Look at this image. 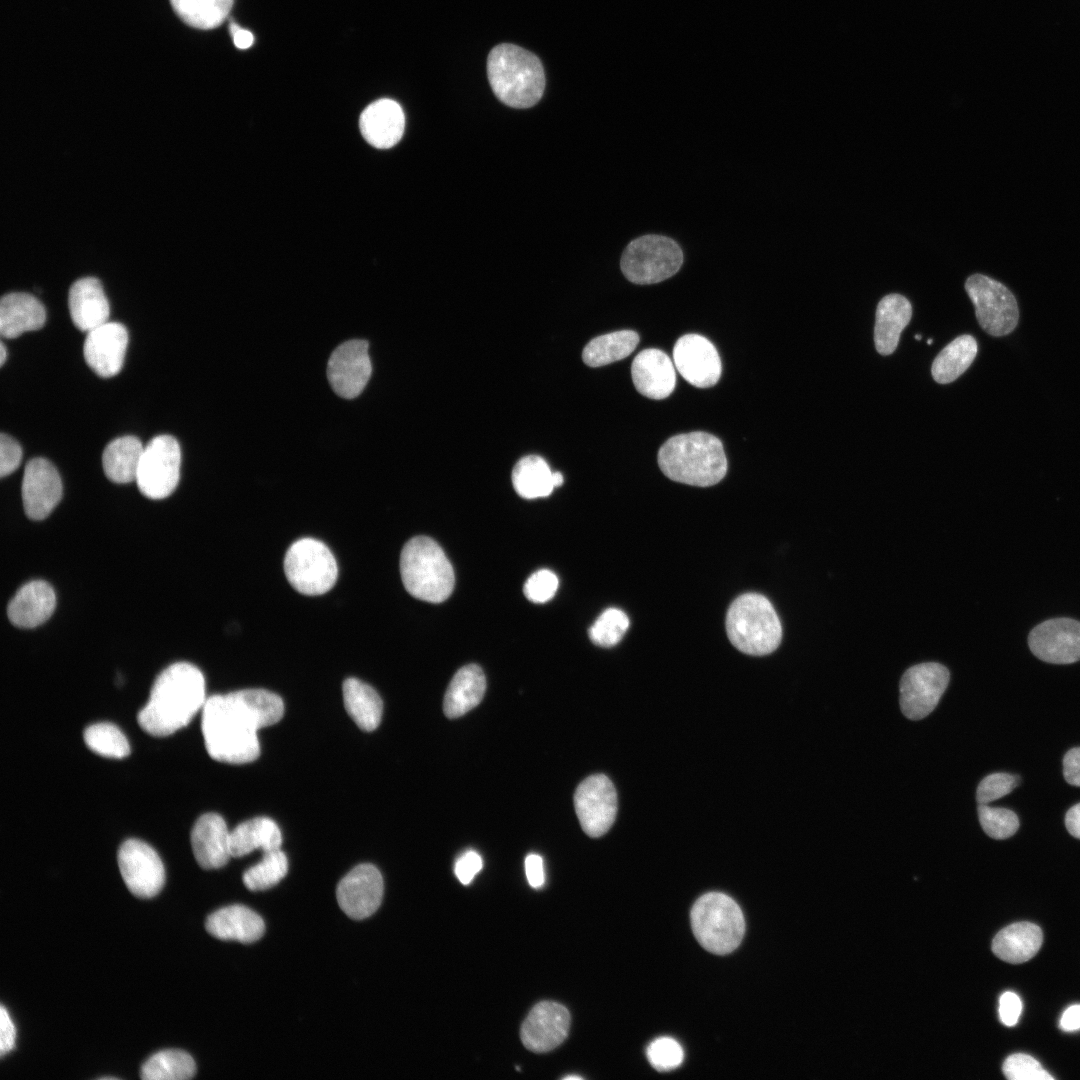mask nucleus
Here are the masks:
<instances>
[{
  "label": "nucleus",
  "instance_id": "nucleus-1",
  "mask_svg": "<svg viewBox=\"0 0 1080 1080\" xmlns=\"http://www.w3.org/2000/svg\"><path fill=\"white\" fill-rule=\"evenodd\" d=\"M205 679L193 664L177 662L155 679L137 721L146 733L164 737L187 726L206 702Z\"/></svg>",
  "mask_w": 1080,
  "mask_h": 1080
},
{
  "label": "nucleus",
  "instance_id": "nucleus-2",
  "mask_svg": "<svg viewBox=\"0 0 1080 1080\" xmlns=\"http://www.w3.org/2000/svg\"><path fill=\"white\" fill-rule=\"evenodd\" d=\"M201 727L206 750L212 759L245 764L258 758L259 729L234 692L206 699Z\"/></svg>",
  "mask_w": 1080,
  "mask_h": 1080
},
{
  "label": "nucleus",
  "instance_id": "nucleus-3",
  "mask_svg": "<svg viewBox=\"0 0 1080 1080\" xmlns=\"http://www.w3.org/2000/svg\"><path fill=\"white\" fill-rule=\"evenodd\" d=\"M657 460L666 477L692 486L715 485L727 472V458L722 442L716 436L702 431L669 438L660 447Z\"/></svg>",
  "mask_w": 1080,
  "mask_h": 1080
},
{
  "label": "nucleus",
  "instance_id": "nucleus-4",
  "mask_svg": "<svg viewBox=\"0 0 1080 1080\" xmlns=\"http://www.w3.org/2000/svg\"><path fill=\"white\" fill-rule=\"evenodd\" d=\"M487 76L496 97L505 105L517 109L537 104L545 88V74L540 59L514 44H500L490 51Z\"/></svg>",
  "mask_w": 1080,
  "mask_h": 1080
},
{
  "label": "nucleus",
  "instance_id": "nucleus-5",
  "mask_svg": "<svg viewBox=\"0 0 1080 1080\" xmlns=\"http://www.w3.org/2000/svg\"><path fill=\"white\" fill-rule=\"evenodd\" d=\"M400 574L410 595L430 603L445 601L455 584L450 561L438 543L427 536L413 537L404 545Z\"/></svg>",
  "mask_w": 1080,
  "mask_h": 1080
},
{
  "label": "nucleus",
  "instance_id": "nucleus-6",
  "mask_svg": "<svg viewBox=\"0 0 1080 1080\" xmlns=\"http://www.w3.org/2000/svg\"><path fill=\"white\" fill-rule=\"evenodd\" d=\"M726 632L734 647L754 656L772 653L782 639V626L774 607L758 593L742 594L731 603Z\"/></svg>",
  "mask_w": 1080,
  "mask_h": 1080
},
{
  "label": "nucleus",
  "instance_id": "nucleus-7",
  "mask_svg": "<svg viewBox=\"0 0 1080 1080\" xmlns=\"http://www.w3.org/2000/svg\"><path fill=\"white\" fill-rule=\"evenodd\" d=\"M691 926L697 941L709 952L724 955L735 950L745 933L741 908L729 896L710 892L691 909Z\"/></svg>",
  "mask_w": 1080,
  "mask_h": 1080
},
{
  "label": "nucleus",
  "instance_id": "nucleus-8",
  "mask_svg": "<svg viewBox=\"0 0 1080 1080\" xmlns=\"http://www.w3.org/2000/svg\"><path fill=\"white\" fill-rule=\"evenodd\" d=\"M683 260V251L675 240L664 235L646 234L629 242L622 253L620 268L630 282L649 285L675 275Z\"/></svg>",
  "mask_w": 1080,
  "mask_h": 1080
},
{
  "label": "nucleus",
  "instance_id": "nucleus-9",
  "mask_svg": "<svg viewBox=\"0 0 1080 1080\" xmlns=\"http://www.w3.org/2000/svg\"><path fill=\"white\" fill-rule=\"evenodd\" d=\"M284 572L296 591L307 596H318L333 588L338 566L331 550L323 542L306 537L288 548Z\"/></svg>",
  "mask_w": 1080,
  "mask_h": 1080
},
{
  "label": "nucleus",
  "instance_id": "nucleus-10",
  "mask_svg": "<svg viewBox=\"0 0 1080 1080\" xmlns=\"http://www.w3.org/2000/svg\"><path fill=\"white\" fill-rule=\"evenodd\" d=\"M965 290L975 307L978 323L986 333L998 337L1014 330L1019 311L1014 295L1005 285L976 273L966 280Z\"/></svg>",
  "mask_w": 1080,
  "mask_h": 1080
},
{
  "label": "nucleus",
  "instance_id": "nucleus-11",
  "mask_svg": "<svg viewBox=\"0 0 1080 1080\" xmlns=\"http://www.w3.org/2000/svg\"><path fill=\"white\" fill-rule=\"evenodd\" d=\"M180 464L181 450L173 436L151 439L144 447L135 480L140 492L153 500L168 497L178 485Z\"/></svg>",
  "mask_w": 1080,
  "mask_h": 1080
},
{
  "label": "nucleus",
  "instance_id": "nucleus-12",
  "mask_svg": "<svg viewBox=\"0 0 1080 1080\" xmlns=\"http://www.w3.org/2000/svg\"><path fill=\"white\" fill-rule=\"evenodd\" d=\"M948 669L935 662L907 669L900 681V707L911 720H920L937 706L949 683Z\"/></svg>",
  "mask_w": 1080,
  "mask_h": 1080
},
{
  "label": "nucleus",
  "instance_id": "nucleus-13",
  "mask_svg": "<svg viewBox=\"0 0 1080 1080\" xmlns=\"http://www.w3.org/2000/svg\"><path fill=\"white\" fill-rule=\"evenodd\" d=\"M121 876L129 891L140 898L157 895L165 882V869L158 853L139 839L124 841L117 854Z\"/></svg>",
  "mask_w": 1080,
  "mask_h": 1080
},
{
  "label": "nucleus",
  "instance_id": "nucleus-14",
  "mask_svg": "<svg viewBox=\"0 0 1080 1080\" xmlns=\"http://www.w3.org/2000/svg\"><path fill=\"white\" fill-rule=\"evenodd\" d=\"M574 807L583 831L590 837L604 835L615 821L617 794L603 774L584 779L576 788Z\"/></svg>",
  "mask_w": 1080,
  "mask_h": 1080
},
{
  "label": "nucleus",
  "instance_id": "nucleus-15",
  "mask_svg": "<svg viewBox=\"0 0 1080 1080\" xmlns=\"http://www.w3.org/2000/svg\"><path fill=\"white\" fill-rule=\"evenodd\" d=\"M368 348V341L352 339L340 344L330 355L327 378L338 396L354 399L366 387L372 374Z\"/></svg>",
  "mask_w": 1080,
  "mask_h": 1080
},
{
  "label": "nucleus",
  "instance_id": "nucleus-16",
  "mask_svg": "<svg viewBox=\"0 0 1080 1080\" xmlns=\"http://www.w3.org/2000/svg\"><path fill=\"white\" fill-rule=\"evenodd\" d=\"M1032 653L1042 661L1070 664L1080 660V622L1055 618L1042 622L1029 634Z\"/></svg>",
  "mask_w": 1080,
  "mask_h": 1080
},
{
  "label": "nucleus",
  "instance_id": "nucleus-17",
  "mask_svg": "<svg viewBox=\"0 0 1080 1080\" xmlns=\"http://www.w3.org/2000/svg\"><path fill=\"white\" fill-rule=\"evenodd\" d=\"M673 360L681 376L695 387H712L720 379L719 354L704 336L687 334L680 337L673 348Z\"/></svg>",
  "mask_w": 1080,
  "mask_h": 1080
},
{
  "label": "nucleus",
  "instance_id": "nucleus-18",
  "mask_svg": "<svg viewBox=\"0 0 1080 1080\" xmlns=\"http://www.w3.org/2000/svg\"><path fill=\"white\" fill-rule=\"evenodd\" d=\"M337 901L343 912L353 919H364L379 908L383 897V879L371 864H360L339 882Z\"/></svg>",
  "mask_w": 1080,
  "mask_h": 1080
},
{
  "label": "nucleus",
  "instance_id": "nucleus-19",
  "mask_svg": "<svg viewBox=\"0 0 1080 1080\" xmlns=\"http://www.w3.org/2000/svg\"><path fill=\"white\" fill-rule=\"evenodd\" d=\"M21 492L26 515L32 520L45 519L62 497V482L57 469L45 458L28 461Z\"/></svg>",
  "mask_w": 1080,
  "mask_h": 1080
},
{
  "label": "nucleus",
  "instance_id": "nucleus-20",
  "mask_svg": "<svg viewBox=\"0 0 1080 1080\" xmlns=\"http://www.w3.org/2000/svg\"><path fill=\"white\" fill-rule=\"evenodd\" d=\"M570 1022V1013L562 1004L552 1001L539 1002L521 1026L522 1043L528 1050L536 1053L551 1051L566 1039Z\"/></svg>",
  "mask_w": 1080,
  "mask_h": 1080
},
{
  "label": "nucleus",
  "instance_id": "nucleus-21",
  "mask_svg": "<svg viewBox=\"0 0 1080 1080\" xmlns=\"http://www.w3.org/2000/svg\"><path fill=\"white\" fill-rule=\"evenodd\" d=\"M128 340V332L121 323L108 321L98 326L87 332L83 345L85 362L100 377L115 376L123 366Z\"/></svg>",
  "mask_w": 1080,
  "mask_h": 1080
},
{
  "label": "nucleus",
  "instance_id": "nucleus-22",
  "mask_svg": "<svg viewBox=\"0 0 1080 1080\" xmlns=\"http://www.w3.org/2000/svg\"><path fill=\"white\" fill-rule=\"evenodd\" d=\"M190 841L194 857L204 869H218L229 860L230 831L224 819L216 813L201 815L191 830Z\"/></svg>",
  "mask_w": 1080,
  "mask_h": 1080
},
{
  "label": "nucleus",
  "instance_id": "nucleus-23",
  "mask_svg": "<svg viewBox=\"0 0 1080 1080\" xmlns=\"http://www.w3.org/2000/svg\"><path fill=\"white\" fill-rule=\"evenodd\" d=\"M631 375L636 390L650 399L667 398L675 388L673 363L659 349L649 348L638 353L631 365Z\"/></svg>",
  "mask_w": 1080,
  "mask_h": 1080
},
{
  "label": "nucleus",
  "instance_id": "nucleus-24",
  "mask_svg": "<svg viewBox=\"0 0 1080 1080\" xmlns=\"http://www.w3.org/2000/svg\"><path fill=\"white\" fill-rule=\"evenodd\" d=\"M359 126L370 145L378 149H388L402 138L405 128L404 112L396 101L379 99L363 110Z\"/></svg>",
  "mask_w": 1080,
  "mask_h": 1080
},
{
  "label": "nucleus",
  "instance_id": "nucleus-25",
  "mask_svg": "<svg viewBox=\"0 0 1080 1080\" xmlns=\"http://www.w3.org/2000/svg\"><path fill=\"white\" fill-rule=\"evenodd\" d=\"M68 307L72 322L81 331L89 332L108 322L109 302L95 277L80 278L71 285Z\"/></svg>",
  "mask_w": 1080,
  "mask_h": 1080
},
{
  "label": "nucleus",
  "instance_id": "nucleus-26",
  "mask_svg": "<svg viewBox=\"0 0 1080 1080\" xmlns=\"http://www.w3.org/2000/svg\"><path fill=\"white\" fill-rule=\"evenodd\" d=\"M55 606L56 596L51 585L33 580L16 592L8 604L7 614L14 626L30 629L48 620Z\"/></svg>",
  "mask_w": 1080,
  "mask_h": 1080
},
{
  "label": "nucleus",
  "instance_id": "nucleus-27",
  "mask_svg": "<svg viewBox=\"0 0 1080 1080\" xmlns=\"http://www.w3.org/2000/svg\"><path fill=\"white\" fill-rule=\"evenodd\" d=\"M206 930L215 938L251 943L265 931L263 919L253 910L242 905H230L208 916Z\"/></svg>",
  "mask_w": 1080,
  "mask_h": 1080
},
{
  "label": "nucleus",
  "instance_id": "nucleus-28",
  "mask_svg": "<svg viewBox=\"0 0 1080 1080\" xmlns=\"http://www.w3.org/2000/svg\"><path fill=\"white\" fill-rule=\"evenodd\" d=\"M46 320L43 304L25 292L5 294L0 301V333L12 339L27 331L42 328Z\"/></svg>",
  "mask_w": 1080,
  "mask_h": 1080
},
{
  "label": "nucleus",
  "instance_id": "nucleus-29",
  "mask_svg": "<svg viewBox=\"0 0 1080 1080\" xmlns=\"http://www.w3.org/2000/svg\"><path fill=\"white\" fill-rule=\"evenodd\" d=\"M911 316V303L903 295L888 294L879 301L874 326V342L879 354L885 356L895 351L900 334Z\"/></svg>",
  "mask_w": 1080,
  "mask_h": 1080
},
{
  "label": "nucleus",
  "instance_id": "nucleus-30",
  "mask_svg": "<svg viewBox=\"0 0 1080 1080\" xmlns=\"http://www.w3.org/2000/svg\"><path fill=\"white\" fill-rule=\"evenodd\" d=\"M486 678L476 664L460 668L444 696L443 710L448 718H457L476 707L485 694Z\"/></svg>",
  "mask_w": 1080,
  "mask_h": 1080
},
{
  "label": "nucleus",
  "instance_id": "nucleus-31",
  "mask_svg": "<svg viewBox=\"0 0 1080 1080\" xmlns=\"http://www.w3.org/2000/svg\"><path fill=\"white\" fill-rule=\"evenodd\" d=\"M1042 941L1043 934L1039 926L1030 922H1017L996 934L992 942V950L1001 960L1019 964L1034 957Z\"/></svg>",
  "mask_w": 1080,
  "mask_h": 1080
},
{
  "label": "nucleus",
  "instance_id": "nucleus-32",
  "mask_svg": "<svg viewBox=\"0 0 1080 1080\" xmlns=\"http://www.w3.org/2000/svg\"><path fill=\"white\" fill-rule=\"evenodd\" d=\"M282 835L277 824L267 817H256L240 823L230 831L232 857L245 856L255 849L264 852L280 849Z\"/></svg>",
  "mask_w": 1080,
  "mask_h": 1080
},
{
  "label": "nucleus",
  "instance_id": "nucleus-33",
  "mask_svg": "<svg viewBox=\"0 0 1080 1080\" xmlns=\"http://www.w3.org/2000/svg\"><path fill=\"white\" fill-rule=\"evenodd\" d=\"M344 706L356 723L364 731L375 730L381 721L383 703L379 694L370 685L356 678H348L342 686Z\"/></svg>",
  "mask_w": 1080,
  "mask_h": 1080
},
{
  "label": "nucleus",
  "instance_id": "nucleus-34",
  "mask_svg": "<svg viewBox=\"0 0 1080 1080\" xmlns=\"http://www.w3.org/2000/svg\"><path fill=\"white\" fill-rule=\"evenodd\" d=\"M144 447L135 436H123L112 440L104 449L102 466L106 477L115 483L125 484L136 480Z\"/></svg>",
  "mask_w": 1080,
  "mask_h": 1080
},
{
  "label": "nucleus",
  "instance_id": "nucleus-35",
  "mask_svg": "<svg viewBox=\"0 0 1080 1080\" xmlns=\"http://www.w3.org/2000/svg\"><path fill=\"white\" fill-rule=\"evenodd\" d=\"M977 350V342L971 335L958 336L945 346L933 361V379L939 384L953 382L970 367Z\"/></svg>",
  "mask_w": 1080,
  "mask_h": 1080
},
{
  "label": "nucleus",
  "instance_id": "nucleus-36",
  "mask_svg": "<svg viewBox=\"0 0 1080 1080\" xmlns=\"http://www.w3.org/2000/svg\"><path fill=\"white\" fill-rule=\"evenodd\" d=\"M552 476L553 472L542 457L529 455L521 458L514 466L512 483L515 491L523 498L547 497L555 488Z\"/></svg>",
  "mask_w": 1080,
  "mask_h": 1080
},
{
  "label": "nucleus",
  "instance_id": "nucleus-37",
  "mask_svg": "<svg viewBox=\"0 0 1080 1080\" xmlns=\"http://www.w3.org/2000/svg\"><path fill=\"white\" fill-rule=\"evenodd\" d=\"M639 342L632 330H620L593 338L583 349V362L590 367L604 366L629 356Z\"/></svg>",
  "mask_w": 1080,
  "mask_h": 1080
},
{
  "label": "nucleus",
  "instance_id": "nucleus-38",
  "mask_svg": "<svg viewBox=\"0 0 1080 1080\" xmlns=\"http://www.w3.org/2000/svg\"><path fill=\"white\" fill-rule=\"evenodd\" d=\"M193 1058L182 1050H162L149 1057L141 1067L144 1080H186L195 1075Z\"/></svg>",
  "mask_w": 1080,
  "mask_h": 1080
},
{
  "label": "nucleus",
  "instance_id": "nucleus-39",
  "mask_svg": "<svg viewBox=\"0 0 1080 1080\" xmlns=\"http://www.w3.org/2000/svg\"><path fill=\"white\" fill-rule=\"evenodd\" d=\"M234 0H170L176 14L189 26L214 29L228 16Z\"/></svg>",
  "mask_w": 1080,
  "mask_h": 1080
},
{
  "label": "nucleus",
  "instance_id": "nucleus-40",
  "mask_svg": "<svg viewBox=\"0 0 1080 1080\" xmlns=\"http://www.w3.org/2000/svg\"><path fill=\"white\" fill-rule=\"evenodd\" d=\"M258 729L274 725L284 714L280 696L265 689H243L234 692Z\"/></svg>",
  "mask_w": 1080,
  "mask_h": 1080
},
{
  "label": "nucleus",
  "instance_id": "nucleus-41",
  "mask_svg": "<svg viewBox=\"0 0 1080 1080\" xmlns=\"http://www.w3.org/2000/svg\"><path fill=\"white\" fill-rule=\"evenodd\" d=\"M86 746L94 753L107 758L122 759L129 755L130 746L123 732L112 723H96L88 726L83 734Z\"/></svg>",
  "mask_w": 1080,
  "mask_h": 1080
},
{
  "label": "nucleus",
  "instance_id": "nucleus-42",
  "mask_svg": "<svg viewBox=\"0 0 1080 1080\" xmlns=\"http://www.w3.org/2000/svg\"><path fill=\"white\" fill-rule=\"evenodd\" d=\"M288 860L281 849L264 852L263 858L243 874L245 886L260 891L278 884L287 874Z\"/></svg>",
  "mask_w": 1080,
  "mask_h": 1080
},
{
  "label": "nucleus",
  "instance_id": "nucleus-43",
  "mask_svg": "<svg viewBox=\"0 0 1080 1080\" xmlns=\"http://www.w3.org/2000/svg\"><path fill=\"white\" fill-rule=\"evenodd\" d=\"M629 627L628 616L618 608L606 609L589 629L591 641L601 647L615 646Z\"/></svg>",
  "mask_w": 1080,
  "mask_h": 1080
},
{
  "label": "nucleus",
  "instance_id": "nucleus-44",
  "mask_svg": "<svg viewBox=\"0 0 1080 1080\" xmlns=\"http://www.w3.org/2000/svg\"><path fill=\"white\" fill-rule=\"evenodd\" d=\"M978 817L984 832L993 839H1006L1013 836L1019 828L1017 815L1009 809L990 807L979 804Z\"/></svg>",
  "mask_w": 1080,
  "mask_h": 1080
},
{
  "label": "nucleus",
  "instance_id": "nucleus-45",
  "mask_svg": "<svg viewBox=\"0 0 1080 1080\" xmlns=\"http://www.w3.org/2000/svg\"><path fill=\"white\" fill-rule=\"evenodd\" d=\"M646 1055L650 1064L658 1071L673 1070L684 1058L681 1045L670 1037H660L652 1041L647 1047Z\"/></svg>",
  "mask_w": 1080,
  "mask_h": 1080
},
{
  "label": "nucleus",
  "instance_id": "nucleus-46",
  "mask_svg": "<svg viewBox=\"0 0 1080 1080\" xmlns=\"http://www.w3.org/2000/svg\"><path fill=\"white\" fill-rule=\"evenodd\" d=\"M1010 1080H1052L1053 1077L1032 1056L1017 1053L1008 1056L1002 1066Z\"/></svg>",
  "mask_w": 1080,
  "mask_h": 1080
},
{
  "label": "nucleus",
  "instance_id": "nucleus-47",
  "mask_svg": "<svg viewBox=\"0 0 1080 1080\" xmlns=\"http://www.w3.org/2000/svg\"><path fill=\"white\" fill-rule=\"evenodd\" d=\"M1019 783V778L1009 773H993L981 780L977 787L976 799L979 804H988L1008 795Z\"/></svg>",
  "mask_w": 1080,
  "mask_h": 1080
},
{
  "label": "nucleus",
  "instance_id": "nucleus-48",
  "mask_svg": "<svg viewBox=\"0 0 1080 1080\" xmlns=\"http://www.w3.org/2000/svg\"><path fill=\"white\" fill-rule=\"evenodd\" d=\"M559 585L557 576L548 569L533 573L525 582L523 592L534 603H545L555 595Z\"/></svg>",
  "mask_w": 1080,
  "mask_h": 1080
},
{
  "label": "nucleus",
  "instance_id": "nucleus-49",
  "mask_svg": "<svg viewBox=\"0 0 1080 1080\" xmlns=\"http://www.w3.org/2000/svg\"><path fill=\"white\" fill-rule=\"evenodd\" d=\"M22 459V449L11 436H0V475L5 477L18 468Z\"/></svg>",
  "mask_w": 1080,
  "mask_h": 1080
},
{
  "label": "nucleus",
  "instance_id": "nucleus-50",
  "mask_svg": "<svg viewBox=\"0 0 1080 1080\" xmlns=\"http://www.w3.org/2000/svg\"><path fill=\"white\" fill-rule=\"evenodd\" d=\"M481 856L474 850L463 853L455 862L454 872L462 884H469L482 869Z\"/></svg>",
  "mask_w": 1080,
  "mask_h": 1080
},
{
  "label": "nucleus",
  "instance_id": "nucleus-51",
  "mask_svg": "<svg viewBox=\"0 0 1080 1080\" xmlns=\"http://www.w3.org/2000/svg\"><path fill=\"white\" fill-rule=\"evenodd\" d=\"M998 1011L1004 1025L1009 1027L1016 1025L1022 1012L1020 997L1011 991L1004 992L999 998Z\"/></svg>",
  "mask_w": 1080,
  "mask_h": 1080
},
{
  "label": "nucleus",
  "instance_id": "nucleus-52",
  "mask_svg": "<svg viewBox=\"0 0 1080 1080\" xmlns=\"http://www.w3.org/2000/svg\"><path fill=\"white\" fill-rule=\"evenodd\" d=\"M15 1027L8 1011L3 1005L0 1007V1055L3 1057L14 1048Z\"/></svg>",
  "mask_w": 1080,
  "mask_h": 1080
},
{
  "label": "nucleus",
  "instance_id": "nucleus-53",
  "mask_svg": "<svg viewBox=\"0 0 1080 1080\" xmlns=\"http://www.w3.org/2000/svg\"><path fill=\"white\" fill-rule=\"evenodd\" d=\"M1063 775L1067 783L1080 787V747L1072 748L1065 754Z\"/></svg>",
  "mask_w": 1080,
  "mask_h": 1080
},
{
  "label": "nucleus",
  "instance_id": "nucleus-54",
  "mask_svg": "<svg viewBox=\"0 0 1080 1080\" xmlns=\"http://www.w3.org/2000/svg\"><path fill=\"white\" fill-rule=\"evenodd\" d=\"M525 872L531 887L540 888L545 882L543 859L538 854H529L525 859Z\"/></svg>",
  "mask_w": 1080,
  "mask_h": 1080
},
{
  "label": "nucleus",
  "instance_id": "nucleus-55",
  "mask_svg": "<svg viewBox=\"0 0 1080 1080\" xmlns=\"http://www.w3.org/2000/svg\"><path fill=\"white\" fill-rule=\"evenodd\" d=\"M1059 1026L1067 1032L1080 1029V1004L1071 1005L1063 1012Z\"/></svg>",
  "mask_w": 1080,
  "mask_h": 1080
},
{
  "label": "nucleus",
  "instance_id": "nucleus-56",
  "mask_svg": "<svg viewBox=\"0 0 1080 1080\" xmlns=\"http://www.w3.org/2000/svg\"><path fill=\"white\" fill-rule=\"evenodd\" d=\"M229 30L231 36L233 37V42L237 48L246 49L253 44L254 37L250 31L242 29L236 23H231L229 26Z\"/></svg>",
  "mask_w": 1080,
  "mask_h": 1080
},
{
  "label": "nucleus",
  "instance_id": "nucleus-57",
  "mask_svg": "<svg viewBox=\"0 0 1080 1080\" xmlns=\"http://www.w3.org/2000/svg\"><path fill=\"white\" fill-rule=\"evenodd\" d=\"M1065 825L1073 837L1080 839V803L1072 806L1067 811Z\"/></svg>",
  "mask_w": 1080,
  "mask_h": 1080
},
{
  "label": "nucleus",
  "instance_id": "nucleus-58",
  "mask_svg": "<svg viewBox=\"0 0 1080 1080\" xmlns=\"http://www.w3.org/2000/svg\"><path fill=\"white\" fill-rule=\"evenodd\" d=\"M552 479L555 487L561 486L563 484L564 479L563 475L560 472H553Z\"/></svg>",
  "mask_w": 1080,
  "mask_h": 1080
},
{
  "label": "nucleus",
  "instance_id": "nucleus-59",
  "mask_svg": "<svg viewBox=\"0 0 1080 1080\" xmlns=\"http://www.w3.org/2000/svg\"><path fill=\"white\" fill-rule=\"evenodd\" d=\"M6 358H7V349H6L5 345H4V343L2 342L0 344V365L1 366L5 363Z\"/></svg>",
  "mask_w": 1080,
  "mask_h": 1080
},
{
  "label": "nucleus",
  "instance_id": "nucleus-60",
  "mask_svg": "<svg viewBox=\"0 0 1080 1080\" xmlns=\"http://www.w3.org/2000/svg\"><path fill=\"white\" fill-rule=\"evenodd\" d=\"M565 1079H581V1077H579L577 1075H573V1076H567V1077H565Z\"/></svg>",
  "mask_w": 1080,
  "mask_h": 1080
},
{
  "label": "nucleus",
  "instance_id": "nucleus-61",
  "mask_svg": "<svg viewBox=\"0 0 1080 1080\" xmlns=\"http://www.w3.org/2000/svg\"><path fill=\"white\" fill-rule=\"evenodd\" d=\"M101 1079H102V1080H106V1079H113V1080H114V1079H117V1078H115V1077H112V1076H109V1077H102Z\"/></svg>",
  "mask_w": 1080,
  "mask_h": 1080
},
{
  "label": "nucleus",
  "instance_id": "nucleus-62",
  "mask_svg": "<svg viewBox=\"0 0 1080 1080\" xmlns=\"http://www.w3.org/2000/svg\"><path fill=\"white\" fill-rule=\"evenodd\" d=\"M915 339H916V340H920V339H921V335H918V334H917V335H915Z\"/></svg>",
  "mask_w": 1080,
  "mask_h": 1080
},
{
  "label": "nucleus",
  "instance_id": "nucleus-63",
  "mask_svg": "<svg viewBox=\"0 0 1080 1080\" xmlns=\"http://www.w3.org/2000/svg\"><path fill=\"white\" fill-rule=\"evenodd\" d=\"M927 342L930 345L932 343V339H929Z\"/></svg>",
  "mask_w": 1080,
  "mask_h": 1080
}]
</instances>
